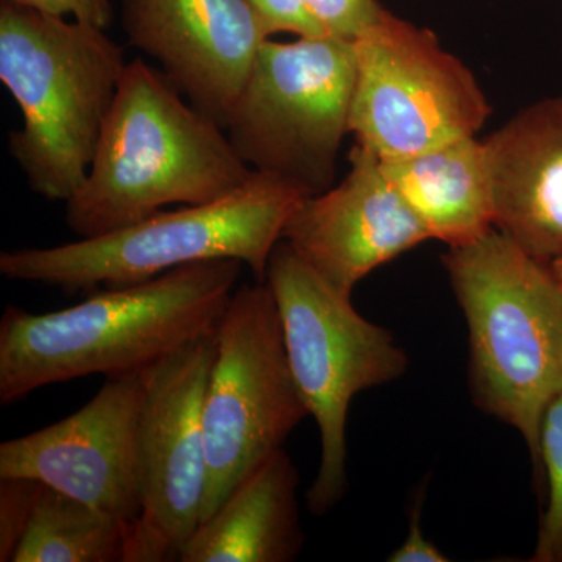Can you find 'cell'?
<instances>
[{"mask_svg": "<svg viewBox=\"0 0 562 562\" xmlns=\"http://www.w3.org/2000/svg\"><path fill=\"white\" fill-rule=\"evenodd\" d=\"M349 162L341 183L305 199L281 236L347 297L376 268L431 239L373 151L355 144Z\"/></svg>", "mask_w": 562, "mask_h": 562, "instance_id": "12", "label": "cell"}, {"mask_svg": "<svg viewBox=\"0 0 562 562\" xmlns=\"http://www.w3.org/2000/svg\"><path fill=\"white\" fill-rule=\"evenodd\" d=\"M382 166L431 239L458 247L494 231L486 147L476 136Z\"/></svg>", "mask_w": 562, "mask_h": 562, "instance_id": "16", "label": "cell"}, {"mask_svg": "<svg viewBox=\"0 0 562 562\" xmlns=\"http://www.w3.org/2000/svg\"><path fill=\"white\" fill-rule=\"evenodd\" d=\"M9 2L31 7L55 16L87 22L103 31L110 29L114 20L111 0H9Z\"/></svg>", "mask_w": 562, "mask_h": 562, "instance_id": "22", "label": "cell"}, {"mask_svg": "<svg viewBox=\"0 0 562 562\" xmlns=\"http://www.w3.org/2000/svg\"><path fill=\"white\" fill-rule=\"evenodd\" d=\"M422 501L417 498L412 509V522L408 527V536L397 550H394L387 558L390 562H447L446 557L431 541H428L422 531L420 525Z\"/></svg>", "mask_w": 562, "mask_h": 562, "instance_id": "23", "label": "cell"}, {"mask_svg": "<svg viewBox=\"0 0 562 562\" xmlns=\"http://www.w3.org/2000/svg\"><path fill=\"white\" fill-rule=\"evenodd\" d=\"M351 44L350 133L380 160L471 138L490 120V102L472 70L427 29L383 9Z\"/></svg>", "mask_w": 562, "mask_h": 562, "instance_id": "9", "label": "cell"}, {"mask_svg": "<svg viewBox=\"0 0 562 562\" xmlns=\"http://www.w3.org/2000/svg\"><path fill=\"white\" fill-rule=\"evenodd\" d=\"M290 181L254 172L239 190L203 205L160 211L95 238L2 251L0 273L11 281L49 284L69 294L155 279L194 262L238 260L266 283L284 227L305 199Z\"/></svg>", "mask_w": 562, "mask_h": 562, "instance_id": "5", "label": "cell"}, {"mask_svg": "<svg viewBox=\"0 0 562 562\" xmlns=\"http://www.w3.org/2000/svg\"><path fill=\"white\" fill-rule=\"evenodd\" d=\"M140 375L106 379L79 412L0 443V479L24 476L65 492L120 520L128 538L140 516Z\"/></svg>", "mask_w": 562, "mask_h": 562, "instance_id": "11", "label": "cell"}, {"mask_svg": "<svg viewBox=\"0 0 562 562\" xmlns=\"http://www.w3.org/2000/svg\"><path fill=\"white\" fill-rule=\"evenodd\" d=\"M469 330L473 402L522 436L536 475L562 392V294L552 269L497 228L442 258Z\"/></svg>", "mask_w": 562, "mask_h": 562, "instance_id": "3", "label": "cell"}, {"mask_svg": "<svg viewBox=\"0 0 562 562\" xmlns=\"http://www.w3.org/2000/svg\"><path fill=\"white\" fill-rule=\"evenodd\" d=\"M355 54L350 41L266 40L224 128L251 171L310 195L330 190L350 133Z\"/></svg>", "mask_w": 562, "mask_h": 562, "instance_id": "7", "label": "cell"}, {"mask_svg": "<svg viewBox=\"0 0 562 562\" xmlns=\"http://www.w3.org/2000/svg\"><path fill=\"white\" fill-rule=\"evenodd\" d=\"M125 538L120 520L43 483L13 562H125Z\"/></svg>", "mask_w": 562, "mask_h": 562, "instance_id": "17", "label": "cell"}, {"mask_svg": "<svg viewBox=\"0 0 562 562\" xmlns=\"http://www.w3.org/2000/svg\"><path fill=\"white\" fill-rule=\"evenodd\" d=\"M299 473L283 450L243 480L181 547L180 562H290L301 553Z\"/></svg>", "mask_w": 562, "mask_h": 562, "instance_id": "15", "label": "cell"}, {"mask_svg": "<svg viewBox=\"0 0 562 562\" xmlns=\"http://www.w3.org/2000/svg\"><path fill=\"white\" fill-rule=\"evenodd\" d=\"M266 283L279 306L292 375L319 430V468L306 503L324 516L347 492L351 401L401 379L409 358L390 330L361 316L283 239L272 251Z\"/></svg>", "mask_w": 562, "mask_h": 562, "instance_id": "6", "label": "cell"}, {"mask_svg": "<svg viewBox=\"0 0 562 562\" xmlns=\"http://www.w3.org/2000/svg\"><path fill=\"white\" fill-rule=\"evenodd\" d=\"M483 143L495 228L549 265L562 251V95L525 106Z\"/></svg>", "mask_w": 562, "mask_h": 562, "instance_id": "14", "label": "cell"}, {"mask_svg": "<svg viewBox=\"0 0 562 562\" xmlns=\"http://www.w3.org/2000/svg\"><path fill=\"white\" fill-rule=\"evenodd\" d=\"M214 357L216 331L140 373V516L125 543V562L179 561L201 524L209 479L203 403Z\"/></svg>", "mask_w": 562, "mask_h": 562, "instance_id": "10", "label": "cell"}, {"mask_svg": "<svg viewBox=\"0 0 562 562\" xmlns=\"http://www.w3.org/2000/svg\"><path fill=\"white\" fill-rule=\"evenodd\" d=\"M549 266L550 269H552L554 280H557L562 294V251L558 257H554L553 260L549 262Z\"/></svg>", "mask_w": 562, "mask_h": 562, "instance_id": "24", "label": "cell"}, {"mask_svg": "<svg viewBox=\"0 0 562 562\" xmlns=\"http://www.w3.org/2000/svg\"><path fill=\"white\" fill-rule=\"evenodd\" d=\"M125 66L103 29L0 3V81L24 120L9 150L41 198L69 201L87 179Z\"/></svg>", "mask_w": 562, "mask_h": 562, "instance_id": "4", "label": "cell"}, {"mask_svg": "<svg viewBox=\"0 0 562 562\" xmlns=\"http://www.w3.org/2000/svg\"><path fill=\"white\" fill-rule=\"evenodd\" d=\"M43 483L24 476L0 479V561L13 562L31 524Z\"/></svg>", "mask_w": 562, "mask_h": 562, "instance_id": "19", "label": "cell"}, {"mask_svg": "<svg viewBox=\"0 0 562 562\" xmlns=\"http://www.w3.org/2000/svg\"><path fill=\"white\" fill-rule=\"evenodd\" d=\"M269 36L292 33L297 38L328 36L313 16L306 0H246Z\"/></svg>", "mask_w": 562, "mask_h": 562, "instance_id": "21", "label": "cell"}, {"mask_svg": "<svg viewBox=\"0 0 562 562\" xmlns=\"http://www.w3.org/2000/svg\"><path fill=\"white\" fill-rule=\"evenodd\" d=\"M122 24L128 44L222 127L271 38L246 0H122Z\"/></svg>", "mask_w": 562, "mask_h": 562, "instance_id": "13", "label": "cell"}, {"mask_svg": "<svg viewBox=\"0 0 562 562\" xmlns=\"http://www.w3.org/2000/svg\"><path fill=\"white\" fill-rule=\"evenodd\" d=\"M541 469L549 503L531 562H562V392L549 406L541 427Z\"/></svg>", "mask_w": 562, "mask_h": 562, "instance_id": "18", "label": "cell"}, {"mask_svg": "<svg viewBox=\"0 0 562 562\" xmlns=\"http://www.w3.org/2000/svg\"><path fill=\"white\" fill-rule=\"evenodd\" d=\"M160 69L127 63L87 179L66 201L80 238L122 231L168 205H203L244 187L255 171L220 122L184 101Z\"/></svg>", "mask_w": 562, "mask_h": 562, "instance_id": "2", "label": "cell"}, {"mask_svg": "<svg viewBox=\"0 0 562 562\" xmlns=\"http://www.w3.org/2000/svg\"><path fill=\"white\" fill-rule=\"evenodd\" d=\"M241 269L238 260L194 262L105 288L60 312L7 306L0 321V403L88 375H140L216 331Z\"/></svg>", "mask_w": 562, "mask_h": 562, "instance_id": "1", "label": "cell"}, {"mask_svg": "<svg viewBox=\"0 0 562 562\" xmlns=\"http://www.w3.org/2000/svg\"><path fill=\"white\" fill-rule=\"evenodd\" d=\"M313 16L333 38L353 43L379 21L383 7L376 0H306Z\"/></svg>", "mask_w": 562, "mask_h": 562, "instance_id": "20", "label": "cell"}, {"mask_svg": "<svg viewBox=\"0 0 562 562\" xmlns=\"http://www.w3.org/2000/svg\"><path fill=\"white\" fill-rule=\"evenodd\" d=\"M306 416L268 283L233 292L216 327V357L203 403L206 443L202 520L262 462L283 450Z\"/></svg>", "mask_w": 562, "mask_h": 562, "instance_id": "8", "label": "cell"}]
</instances>
